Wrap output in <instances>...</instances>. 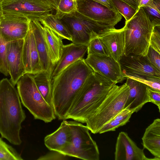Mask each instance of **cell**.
Returning a JSON list of instances; mask_svg holds the SVG:
<instances>
[{
	"label": "cell",
	"mask_w": 160,
	"mask_h": 160,
	"mask_svg": "<svg viewBox=\"0 0 160 160\" xmlns=\"http://www.w3.org/2000/svg\"><path fill=\"white\" fill-rule=\"evenodd\" d=\"M93 72L82 58L69 65L52 78V105L58 119L66 120L77 94Z\"/></svg>",
	"instance_id": "6da1fadb"
},
{
	"label": "cell",
	"mask_w": 160,
	"mask_h": 160,
	"mask_svg": "<svg viewBox=\"0 0 160 160\" xmlns=\"http://www.w3.org/2000/svg\"><path fill=\"white\" fill-rule=\"evenodd\" d=\"M116 83L93 72L77 94L66 119L85 123L96 111Z\"/></svg>",
	"instance_id": "7a4b0ae2"
},
{
	"label": "cell",
	"mask_w": 160,
	"mask_h": 160,
	"mask_svg": "<svg viewBox=\"0 0 160 160\" xmlns=\"http://www.w3.org/2000/svg\"><path fill=\"white\" fill-rule=\"evenodd\" d=\"M26 116L17 90L7 78L0 80V134L11 143L20 145L21 124Z\"/></svg>",
	"instance_id": "3957f363"
},
{
	"label": "cell",
	"mask_w": 160,
	"mask_h": 160,
	"mask_svg": "<svg viewBox=\"0 0 160 160\" xmlns=\"http://www.w3.org/2000/svg\"><path fill=\"white\" fill-rule=\"evenodd\" d=\"M124 55L145 56L150 46V41L154 28L153 23L142 7L125 22L124 26Z\"/></svg>",
	"instance_id": "277c9868"
},
{
	"label": "cell",
	"mask_w": 160,
	"mask_h": 160,
	"mask_svg": "<svg viewBox=\"0 0 160 160\" xmlns=\"http://www.w3.org/2000/svg\"><path fill=\"white\" fill-rule=\"evenodd\" d=\"M16 84L21 102L35 119L48 123L56 118L53 106L48 103L40 94L32 74L25 73L18 81Z\"/></svg>",
	"instance_id": "5b68a950"
},
{
	"label": "cell",
	"mask_w": 160,
	"mask_h": 160,
	"mask_svg": "<svg viewBox=\"0 0 160 160\" xmlns=\"http://www.w3.org/2000/svg\"><path fill=\"white\" fill-rule=\"evenodd\" d=\"M129 92L126 83L115 85L95 112L85 123L93 134L98 133L102 127L124 109Z\"/></svg>",
	"instance_id": "8992f818"
},
{
	"label": "cell",
	"mask_w": 160,
	"mask_h": 160,
	"mask_svg": "<svg viewBox=\"0 0 160 160\" xmlns=\"http://www.w3.org/2000/svg\"><path fill=\"white\" fill-rule=\"evenodd\" d=\"M61 20L68 27L72 43L77 45L88 46L92 39L115 28V25L94 21L77 11L65 15Z\"/></svg>",
	"instance_id": "52a82bcc"
},
{
	"label": "cell",
	"mask_w": 160,
	"mask_h": 160,
	"mask_svg": "<svg viewBox=\"0 0 160 160\" xmlns=\"http://www.w3.org/2000/svg\"><path fill=\"white\" fill-rule=\"evenodd\" d=\"M68 122L72 133L71 141L60 153L84 160H99L98 145L86 126L75 121Z\"/></svg>",
	"instance_id": "ba28073f"
},
{
	"label": "cell",
	"mask_w": 160,
	"mask_h": 160,
	"mask_svg": "<svg viewBox=\"0 0 160 160\" xmlns=\"http://www.w3.org/2000/svg\"><path fill=\"white\" fill-rule=\"evenodd\" d=\"M2 6L4 11L23 16L30 21L38 20L55 10L41 0H4Z\"/></svg>",
	"instance_id": "9c48e42d"
},
{
	"label": "cell",
	"mask_w": 160,
	"mask_h": 160,
	"mask_svg": "<svg viewBox=\"0 0 160 160\" xmlns=\"http://www.w3.org/2000/svg\"><path fill=\"white\" fill-rule=\"evenodd\" d=\"M119 62L125 78L149 76L160 78V71L148 61L145 56L133 54L123 55Z\"/></svg>",
	"instance_id": "30bf717a"
},
{
	"label": "cell",
	"mask_w": 160,
	"mask_h": 160,
	"mask_svg": "<svg viewBox=\"0 0 160 160\" xmlns=\"http://www.w3.org/2000/svg\"><path fill=\"white\" fill-rule=\"evenodd\" d=\"M77 11L94 21L115 26L122 19L118 12L109 9L92 0H77Z\"/></svg>",
	"instance_id": "8fae6325"
},
{
	"label": "cell",
	"mask_w": 160,
	"mask_h": 160,
	"mask_svg": "<svg viewBox=\"0 0 160 160\" xmlns=\"http://www.w3.org/2000/svg\"><path fill=\"white\" fill-rule=\"evenodd\" d=\"M30 21L23 16L3 10V17L0 22V34L3 41L7 43L24 39Z\"/></svg>",
	"instance_id": "7c38bea8"
},
{
	"label": "cell",
	"mask_w": 160,
	"mask_h": 160,
	"mask_svg": "<svg viewBox=\"0 0 160 160\" xmlns=\"http://www.w3.org/2000/svg\"><path fill=\"white\" fill-rule=\"evenodd\" d=\"M85 61L94 72L116 83L125 79L120 65L110 56L88 54Z\"/></svg>",
	"instance_id": "4fadbf2b"
},
{
	"label": "cell",
	"mask_w": 160,
	"mask_h": 160,
	"mask_svg": "<svg viewBox=\"0 0 160 160\" xmlns=\"http://www.w3.org/2000/svg\"><path fill=\"white\" fill-rule=\"evenodd\" d=\"M24 39L7 43L6 60L10 81L15 86L20 78L26 73L22 58Z\"/></svg>",
	"instance_id": "5bb4252c"
},
{
	"label": "cell",
	"mask_w": 160,
	"mask_h": 160,
	"mask_svg": "<svg viewBox=\"0 0 160 160\" xmlns=\"http://www.w3.org/2000/svg\"><path fill=\"white\" fill-rule=\"evenodd\" d=\"M143 149L139 148L126 132H121L116 141L115 160H155L154 158H149L146 157Z\"/></svg>",
	"instance_id": "9a60e30c"
},
{
	"label": "cell",
	"mask_w": 160,
	"mask_h": 160,
	"mask_svg": "<svg viewBox=\"0 0 160 160\" xmlns=\"http://www.w3.org/2000/svg\"><path fill=\"white\" fill-rule=\"evenodd\" d=\"M126 78L125 83L128 87L129 92L124 109L137 112L145 104L150 102L148 95L149 87L135 80Z\"/></svg>",
	"instance_id": "2e32d148"
},
{
	"label": "cell",
	"mask_w": 160,
	"mask_h": 160,
	"mask_svg": "<svg viewBox=\"0 0 160 160\" xmlns=\"http://www.w3.org/2000/svg\"><path fill=\"white\" fill-rule=\"evenodd\" d=\"M22 58L26 73L34 75L43 71L34 36L29 25L28 32L24 39Z\"/></svg>",
	"instance_id": "e0dca14e"
},
{
	"label": "cell",
	"mask_w": 160,
	"mask_h": 160,
	"mask_svg": "<svg viewBox=\"0 0 160 160\" xmlns=\"http://www.w3.org/2000/svg\"><path fill=\"white\" fill-rule=\"evenodd\" d=\"M29 25L34 36L42 70L47 72L52 79L54 68L52 64L49 49L44 36L43 26L37 20L30 21Z\"/></svg>",
	"instance_id": "ac0fdd59"
},
{
	"label": "cell",
	"mask_w": 160,
	"mask_h": 160,
	"mask_svg": "<svg viewBox=\"0 0 160 160\" xmlns=\"http://www.w3.org/2000/svg\"><path fill=\"white\" fill-rule=\"evenodd\" d=\"M87 50L88 46H86L76 45L73 43L63 45L60 59L53 72L52 78L69 65L83 58Z\"/></svg>",
	"instance_id": "d6986e66"
},
{
	"label": "cell",
	"mask_w": 160,
	"mask_h": 160,
	"mask_svg": "<svg viewBox=\"0 0 160 160\" xmlns=\"http://www.w3.org/2000/svg\"><path fill=\"white\" fill-rule=\"evenodd\" d=\"M72 133L68 121L63 120L55 131L44 138L45 146L50 151L61 152L70 143Z\"/></svg>",
	"instance_id": "ffe728a7"
},
{
	"label": "cell",
	"mask_w": 160,
	"mask_h": 160,
	"mask_svg": "<svg viewBox=\"0 0 160 160\" xmlns=\"http://www.w3.org/2000/svg\"><path fill=\"white\" fill-rule=\"evenodd\" d=\"M107 48L110 56L119 62L124 55L125 39L123 28H114L99 36Z\"/></svg>",
	"instance_id": "44dd1931"
},
{
	"label": "cell",
	"mask_w": 160,
	"mask_h": 160,
	"mask_svg": "<svg viewBox=\"0 0 160 160\" xmlns=\"http://www.w3.org/2000/svg\"><path fill=\"white\" fill-rule=\"evenodd\" d=\"M144 149H147L155 160H160V119L154 120L146 129L142 138Z\"/></svg>",
	"instance_id": "7402d4cb"
},
{
	"label": "cell",
	"mask_w": 160,
	"mask_h": 160,
	"mask_svg": "<svg viewBox=\"0 0 160 160\" xmlns=\"http://www.w3.org/2000/svg\"><path fill=\"white\" fill-rule=\"evenodd\" d=\"M42 28L49 49L52 64L54 69L60 58L62 48L63 45L62 39L49 28L43 26Z\"/></svg>",
	"instance_id": "603a6c76"
},
{
	"label": "cell",
	"mask_w": 160,
	"mask_h": 160,
	"mask_svg": "<svg viewBox=\"0 0 160 160\" xmlns=\"http://www.w3.org/2000/svg\"><path fill=\"white\" fill-rule=\"evenodd\" d=\"M43 26L46 27L55 32L62 39L72 41V36L68 26L61 19L50 13L41 18L38 20Z\"/></svg>",
	"instance_id": "cb8c5ba5"
},
{
	"label": "cell",
	"mask_w": 160,
	"mask_h": 160,
	"mask_svg": "<svg viewBox=\"0 0 160 160\" xmlns=\"http://www.w3.org/2000/svg\"><path fill=\"white\" fill-rule=\"evenodd\" d=\"M38 89L45 101L52 105V78L48 73L42 71L33 75Z\"/></svg>",
	"instance_id": "d4e9b609"
},
{
	"label": "cell",
	"mask_w": 160,
	"mask_h": 160,
	"mask_svg": "<svg viewBox=\"0 0 160 160\" xmlns=\"http://www.w3.org/2000/svg\"><path fill=\"white\" fill-rule=\"evenodd\" d=\"M133 113L129 110L123 109L104 125L100 129L98 133L101 134L115 131L117 128L125 125L128 122Z\"/></svg>",
	"instance_id": "484cf974"
},
{
	"label": "cell",
	"mask_w": 160,
	"mask_h": 160,
	"mask_svg": "<svg viewBox=\"0 0 160 160\" xmlns=\"http://www.w3.org/2000/svg\"><path fill=\"white\" fill-rule=\"evenodd\" d=\"M76 0H60L56 10L55 16L61 19L65 15L71 14L77 10Z\"/></svg>",
	"instance_id": "4316f807"
},
{
	"label": "cell",
	"mask_w": 160,
	"mask_h": 160,
	"mask_svg": "<svg viewBox=\"0 0 160 160\" xmlns=\"http://www.w3.org/2000/svg\"><path fill=\"white\" fill-rule=\"evenodd\" d=\"M0 160H22L23 159L15 149L0 138Z\"/></svg>",
	"instance_id": "83f0119b"
},
{
	"label": "cell",
	"mask_w": 160,
	"mask_h": 160,
	"mask_svg": "<svg viewBox=\"0 0 160 160\" xmlns=\"http://www.w3.org/2000/svg\"><path fill=\"white\" fill-rule=\"evenodd\" d=\"M88 54H94L101 56H110L106 46L98 37L92 40L88 46Z\"/></svg>",
	"instance_id": "f1b7e54d"
},
{
	"label": "cell",
	"mask_w": 160,
	"mask_h": 160,
	"mask_svg": "<svg viewBox=\"0 0 160 160\" xmlns=\"http://www.w3.org/2000/svg\"><path fill=\"white\" fill-rule=\"evenodd\" d=\"M142 7L153 23L154 27L160 26V0H153L150 6Z\"/></svg>",
	"instance_id": "f546056e"
},
{
	"label": "cell",
	"mask_w": 160,
	"mask_h": 160,
	"mask_svg": "<svg viewBox=\"0 0 160 160\" xmlns=\"http://www.w3.org/2000/svg\"><path fill=\"white\" fill-rule=\"evenodd\" d=\"M111 0L118 12L125 18L126 21L130 19L137 11L131 6L121 0Z\"/></svg>",
	"instance_id": "4dcf8cb0"
},
{
	"label": "cell",
	"mask_w": 160,
	"mask_h": 160,
	"mask_svg": "<svg viewBox=\"0 0 160 160\" xmlns=\"http://www.w3.org/2000/svg\"><path fill=\"white\" fill-rule=\"evenodd\" d=\"M6 44L0 34V72L7 76L9 74L6 60Z\"/></svg>",
	"instance_id": "1f68e13d"
},
{
	"label": "cell",
	"mask_w": 160,
	"mask_h": 160,
	"mask_svg": "<svg viewBox=\"0 0 160 160\" xmlns=\"http://www.w3.org/2000/svg\"><path fill=\"white\" fill-rule=\"evenodd\" d=\"M130 78L140 82L146 84L151 88L160 92V78L149 76L145 78Z\"/></svg>",
	"instance_id": "d6a6232c"
},
{
	"label": "cell",
	"mask_w": 160,
	"mask_h": 160,
	"mask_svg": "<svg viewBox=\"0 0 160 160\" xmlns=\"http://www.w3.org/2000/svg\"><path fill=\"white\" fill-rule=\"evenodd\" d=\"M145 57L151 64L160 71V53L150 46Z\"/></svg>",
	"instance_id": "836d02e7"
},
{
	"label": "cell",
	"mask_w": 160,
	"mask_h": 160,
	"mask_svg": "<svg viewBox=\"0 0 160 160\" xmlns=\"http://www.w3.org/2000/svg\"><path fill=\"white\" fill-rule=\"evenodd\" d=\"M150 46L160 53V26L154 28L150 38Z\"/></svg>",
	"instance_id": "e575fe53"
},
{
	"label": "cell",
	"mask_w": 160,
	"mask_h": 160,
	"mask_svg": "<svg viewBox=\"0 0 160 160\" xmlns=\"http://www.w3.org/2000/svg\"><path fill=\"white\" fill-rule=\"evenodd\" d=\"M68 156L59 152L51 151L46 154L41 156L37 159L38 160H66L68 159Z\"/></svg>",
	"instance_id": "d590c367"
},
{
	"label": "cell",
	"mask_w": 160,
	"mask_h": 160,
	"mask_svg": "<svg viewBox=\"0 0 160 160\" xmlns=\"http://www.w3.org/2000/svg\"><path fill=\"white\" fill-rule=\"evenodd\" d=\"M148 95L150 102L156 105L160 112V92L155 91L149 87L148 89Z\"/></svg>",
	"instance_id": "8d00e7d4"
},
{
	"label": "cell",
	"mask_w": 160,
	"mask_h": 160,
	"mask_svg": "<svg viewBox=\"0 0 160 160\" xmlns=\"http://www.w3.org/2000/svg\"><path fill=\"white\" fill-rule=\"evenodd\" d=\"M92 0L105 6L110 9L118 12L111 0Z\"/></svg>",
	"instance_id": "74e56055"
},
{
	"label": "cell",
	"mask_w": 160,
	"mask_h": 160,
	"mask_svg": "<svg viewBox=\"0 0 160 160\" xmlns=\"http://www.w3.org/2000/svg\"><path fill=\"white\" fill-rule=\"evenodd\" d=\"M56 10L60 0H41Z\"/></svg>",
	"instance_id": "f35d334b"
},
{
	"label": "cell",
	"mask_w": 160,
	"mask_h": 160,
	"mask_svg": "<svg viewBox=\"0 0 160 160\" xmlns=\"http://www.w3.org/2000/svg\"><path fill=\"white\" fill-rule=\"evenodd\" d=\"M138 8L140 7L150 6L153 0H137Z\"/></svg>",
	"instance_id": "ab89813d"
},
{
	"label": "cell",
	"mask_w": 160,
	"mask_h": 160,
	"mask_svg": "<svg viewBox=\"0 0 160 160\" xmlns=\"http://www.w3.org/2000/svg\"><path fill=\"white\" fill-rule=\"evenodd\" d=\"M131 6L137 11L138 9V5L137 0H121Z\"/></svg>",
	"instance_id": "60d3db41"
},
{
	"label": "cell",
	"mask_w": 160,
	"mask_h": 160,
	"mask_svg": "<svg viewBox=\"0 0 160 160\" xmlns=\"http://www.w3.org/2000/svg\"><path fill=\"white\" fill-rule=\"evenodd\" d=\"M3 17V10L2 6V2H0V22Z\"/></svg>",
	"instance_id": "b9f144b4"
},
{
	"label": "cell",
	"mask_w": 160,
	"mask_h": 160,
	"mask_svg": "<svg viewBox=\"0 0 160 160\" xmlns=\"http://www.w3.org/2000/svg\"><path fill=\"white\" fill-rule=\"evenodd\" d=\"M4 0H0V2H2Z\"/></svg>",
	"instance_id": "7bdbcfd3"
},
{
	"label": "cell",
	"mask_w": 160,
	"mask_h": 160,
	"mask_svg": "<svg viewBox=\"0 0 160 160\" xmlns=\"http://www.w3.org/2000/svg\"></svg>",
	"instance_id": "ee69618b"
}]
</instances>
